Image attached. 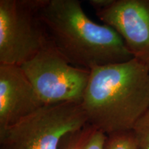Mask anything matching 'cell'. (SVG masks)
Here are the masks:
<instances>
[{
	"instance_id": "cell-5",
	"label": "cell",
	"mask_w": 149,
	"mask_h": 149,
	"mask_svg": "<svg viewBox=\"0 0 149 149\" xmlns=\"http://www.w3.org/2000/svg\"><path fill=\"white\" fill-rule=\"evenodd\" d=\"M20 67L44 104L82 102L91 70L70 64L51 42Z\"/></svg>"
},
{
	"instance_id": "cell-6",
	"label": "cell",
	"mask_w": 149,
	"mask_h": 149,
	"mask_svg": "<svg viewBox=\"0 0 149 149\" xmlns=\"http://www.w3.org/2000/svg\"><path fill=\"white\" fill-rule=\"evenodd\" d=\"M95 14L122 37L133 58L149 67V0H114Z\"/></svg>"
},
{
	"instance_id": "cell-4",
	"label": "cell",
	"mask_w": 149,
	"mask_h": 149,
	"mask_svg": "<svg viewBox=\"0 0 149 149\" xmlns=\"http://www.w3.org/2000/svg\"><path fill=\"white\" fill-rule=\"evenodd\" d=\"M44 0H0V64L22 66L51 42L38 13Z\"/></svg>"
},
{
	"instance_id": "cell-3",
	"label": "cell",
	"mask_w": 149,
	"mask_h": 149,
	"mask_svg": "<svg viewBox=\"0 0 149 149\" xmlns=\"http://www.w3.org/2000/svg\"><path fill=\"white\" fill-rule=\"evenodd\" d=\"M88 124L81 103L45 104L0 129V149H59L64 141Z\"/></svg>"
},
{
	"instance_id": "cell-9",
	"label": "cell",
	"mask_w": 149,
	"mask_h": 149,
	"mask_svg": "<svg viewBox=\"0 0 149 149\" xmlns=\"http://www.w3.org/2000/svg\"><path fill=\"white\" fill-rule=\"evenodd\" d=\"M104 149H138V147L131 130L107 135Z\"/></svg>"
},
{
	"instance_id": "cell-7",
	"label": "cell",
	"mask_w": 149,
	"mask_h": 149,
	"mask_svg": "<svg viewBox=\"0 0 149 149\" xmlns=\"http://www.w3.org/2000/svg\"><path fill=\"white\" fill-rule=\"evenodd\" d=\"M44 105L21 67L0 64V129Z\"/></svg>"
},
{
	"instance_id": "cell-2",
	"label": "cell",
	"mask_w": 149,
	"mask_h": 149,
	"mask_svg": "<svg viewBox=\"0 0 149 149\" xmlns=\"http://www.w3.org/2000/svg\"><path fill=\"white\" fill-rule=\"evenodd\" d=\"M38 15L52 44L74 66L91 70L133 58L118 33L93 22L78 0H44Z\"/></svg>"
},
{
	"instance_id": "cell-1",
	"label": "cell",
	"mask_w": 149,
	"mask_h": 149,
	"mask_svg": "<svg viewBox=\"0 0 149 149\" xmlns=\"http://www.w3.org/2000/svg\"><path fill=\"white\" fill-rule=\"evenodd\" d=\"M81 105L107 135L131 131L149 109V67L133 58L92 68Z\"/></svg>"
},
{
	"instance_id": "cell-10",
	"label": "cell",
	"mask_w": 149,
	"mask_h": 149,
	"mask_svg": "<svg viewBox=\"0 0 149 149\" xmlns=\"http://www.w3.org/2000/svg\"><path fill=\"white\" fill-rule=\"evenodd\" d=\"M138 149H149V109L132 129Z\"/></svg>"
},
{
	"instance_id": "cell-8",
	"label": "cell",
	"mask_w": 149,
	"mask_h": 149,
	"mask_svg": "<svg viewBox=\"0 0 149 149\" xmlns=\"http://www.w3.org/2000/svg\"><path fill=\"white\" fill-rule=\"evenodd\" d=\"M107 135L88 124L64 141L63 149H104Z\"/></svg>"
},
{
	"instance_id": "cell-11",
	"label": "cell",
	"mask_w": 149,
	"mask_h": 149,
	"mask_svg": "<svg viewBox=\"0 0 149 149\" xmlns=\"http://www.w3.org/2000/svg\"><path fill=\"white\" fill-rule=\"evenodd\" d=\"M113 1L114 0H90L88 2L96 12L109 7Z\"/></svg>"
}]
</instances>
